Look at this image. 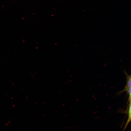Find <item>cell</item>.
<instances>
[{"label": "cell", "instance_id": "1", "mask_svg": "<svg viewBox=\"0 0 131 131\" xmlns=\"http://www.w3.org/2000/svg\"><path fill=\"white\" fill-rule=\"evenodd\" d=\"M130 104H129V106L128 110V118L127 121L126 123L124 128V129H125L127 127V126L129 124L131 121V101L129 102Z\"/></svg>", "mask_w": 131, "mask_h": 131}, {"label": "cell", "instance_id": "2", "mask_svg": "<svg viewBox=\"0 0 131 131\" xmlns=\"http://www.w3.org/2000/svg\"><path fill=\"white\" fill-rule=\"evenodd\" d=\"M130 88H131V75L127 76L126 84L124 90L125 91H127V90Z\"/></svg>", "mask_w": 131, "mask_h": 131}, {"label": "cell", "instance_id": "3", "mask_svg": "<svg viewBox=\"0 0 131 131\" xmlns=\"http://www.w3.org/2000/svg\"><path fill=\"white\" fill-rule=\"evenodd\" d=\"M127 91L128 92V93L129 95V102H130L131 101V88H129V89L127 90Z\"/></svg>", "mask_w": 131, "mask_h": 131}]
</instances>
